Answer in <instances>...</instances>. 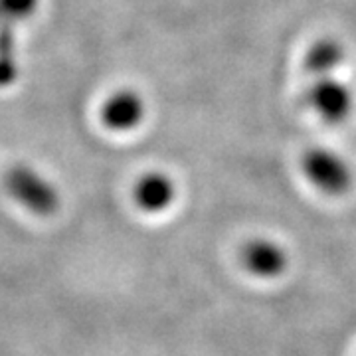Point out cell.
Segmentation results:
<instances>
[{"label":"cell","mask_w":356,"mask_h":356,"mask_svg":"<svg viewBox=\"0 0 356 356\" xmlns=\"http://www.w3.org/2000/svg\"><path fill=\"white\" fill-rule=\"evenodd\" d=\"M4 184L14 200L36 216H51L60 208V194L56 186L30 166H13L6 172Z\"/></svg>","instance_id":"1"},{"label":"cell","mask_w":356,"mask_h":356,"mask_svg":"<svg viewBox=\"0 0 356 356\" xmlns=\"http://www.w3.org/2000/svg\"><path fill=\"white\" fill-rule=\"evenodd\" d=\"M303 172L311 184L329 196H341L353 186V170L343 156L327 149H311L303 156Z\"/></svg>","instance_id":"2"},{"label":"cell","mask_w":356,"mask_h":356,"mask_svg":"<svg viewBox=\"0 0 356 356\" xmlns=\"http://www.w3.org/2000/svg\"><path fill=\"white\" fill-rule=\"evenodd\" d=\"M309 107L329 125H341L348 119L355 107V95L350 88L331 77H318L307 93Z\"/></svg>","instance_id":"3"},{"label":"cell","mask_w":356,"mask_h":356,"mask_svg":"<svg viewBox=\"0 0 356 356\" xmlns=\"http://www.w3.org/2000/svg\"><path fill=\"white\" fill-rule=\"evenodd\" d=\"M145 99L133 89H119L109 95L102 107V123L113 133L137 129L145 119Z\"/></svg>","instance_id":"4"},{"label":"cell","mask_w":356,"mask_h":356,"mask_svg":"<svg viewBox=\"0 0 356 356\" xmlns=\"http://www.w3.org/2000/svg\"><path fill=\"white\" fill-rule=\"evenodd\" d=\"M242 264L255 277L273 280L287 269V254L280 243L255 238L242 250Z\"/></svg>","instance_id":"5"},{"label":"cell","mask_w":356,"mask_h":356,"mask_svg":"<svg viewBox=\"0 0 356 356\" xmlns=\"http://www.w3.org/2000/svg\"><path fill=\"white\" fill-rule=\"evenodd\" d=\"M133 198L143 212L156 214L166 210L177 198V184L165 172H147L137 180Z\"/></svg>","instance_id":"6"},{"label":"cell","mask_w":356,"mask_h":356,"mask_svg":"<svg viewBox=\"0 0 356 356\" xmlns=\"http://www.w3.org/2000/svg\"><path fill=\"white\" fill-rule=\"evenodd\" d=\"M344 62V48L337 40L315 42L305 56V70L318 77H331Z\"/></svg>","instance_id":"7"},{"label":"cell","mask_w":356,"mask_h":356,"mask_svg":"<svg viewBox=\"0 0 356 356\" xmlns=\"http://www.w3.org/2000/svg\"><path fill=\"white\" fill-rule=\"evenodd\" d=\"M16 24L0 20V88H8L18 79V50H16Z\"/></svg>","instance_id":"8"},{"label":"cell","mask_w":356,"mask_h":356,"mask_svg":"<svg viewBox=\"0 0 356 356\" xmlns=\"http://www.w3.org/2000/svg\"><path fill=\"white\" fill-rule=\"evenodd\" d=\"M40 0H0V20L18 24L32 16Z\"/></svg>","instance_id":"9"}]
</instances>
